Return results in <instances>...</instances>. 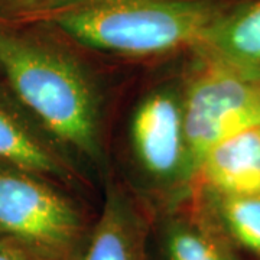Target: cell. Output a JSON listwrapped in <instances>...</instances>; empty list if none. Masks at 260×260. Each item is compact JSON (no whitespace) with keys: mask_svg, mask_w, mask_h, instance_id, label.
<instances>
[{"mask_svg":"<svg viewBox=\"0 0 260 260\" xmlns=\"http://www.w3.org/2000/svg\"><path fill=\"white\" fill-rule=\"evenodd\" d=\"M224 9L215 0H71L47 20L84 47L152 56L198 47Z\"/></svg>","mask_w":260,"mask_h":260,"instance_id":"6da1fadb","label":"cell"},{"mask_svg":"<svg viewBox=\"0 0 260 260\" xmlns=\"http://www.w3.org/2000/svg\"><path fill=\"white\" fill-rule=\"evenodd\" d=\"M0 70L52 136L90 159L100 158L95 94L74 59L45 42L0 29Z\"/></svg>","mask_w":260,"mask_h":260,"instance_id":"7a4b0ae2","label":"cell"},{"mask_svg":"<svg viewBox=\"0 0 260 260\" xmlns=\"http://www.w3.org/2000/svg\"><path fill=\"white\" fill-rule=\"evenodd\" d=\"M88 234L75 205L42 177L0 164V239L34 260H78Z\"/></svg>","mask_w":260,"mask_h":260,"instance_id":"3957f363","label":"cell"},{"mask_svg":"<svg viewBox=\"0 0 260 260\" xmlns=\"http://www.w3.org/2000/svg\"><path fill=\"white\" fill-rule=\"evenodd\" d=\"M188 175L221 140L260 124V81L201 58L182 99Z\"/></svg>","mask_w":260,"mask_h":260,"instance_id":"277c9868","label":"cell"},{"mask_svg":"<svg viewBox=\"0 0 260 260\" xmlns=\"http://www.w3.org/2000/svg\"><path fill=\"white\" fill-rule=\"evenodd\" d=\"M132 143L140 165L152 177L172 179L188 175L182 100L171 91H156L133 114Z\"/></svg>","mask_w":260,"mask_h":260,"instance_id":"5b68a950","label":"cell"},{"mask_svg":"<svg viewBox=\"0 0 260 260\" xmlns=\"http://www.w3.org/2000/svg\"><path fill=\"white\" fill-rule=\"evenodd\" d=\"M194 49L203 59L260 81V0L224 9Z\"/></svg>","mask_w":260,"mask_h":260,"instance_id":"8992f818","label":"cell"},{"mask_svg":"<svg viewBox=\"0 0 260 260\" xmlns=\"http://www.w3.org/2000/svg\"><path fill=\"white\" fill-rule=\"evenodd\" d=\"M197 174L213 194L260 195V124L217 143Z\"/></svg>","mask_w":260,"mask_h":260,"instance_id":"52a82bcc","label":"cell"},{"mask_svg":"<svg viewBox=\"0 0 260 260\" xmlns=\"http://www.w3.org/2000/svg\"><path fill=\"white\" fill-rule=\"evenodd\" d=\"M78 260H148L146 227L126 197L107 194Z\"/></svg>","mask_w":260,"mask_h":260,"instance_id":"ba28073f","label":"cell"},{"mask_svg":"<svg viewBox=\"0 0 260 260\" xmlns=\"http://www.w3.org/2000/svg\"><path fill=\"white\" fill-rule=\"evenodd\" d=\"M0 164L39 177L68 178L70 169L28 121L0 102Z\"/></svg>","mask_w":260,"mask_h":260,"instance_id":"9c48e42d","label":"cell"},{"mask_svg":"<svg viewBox=\"0 0 260 260\" xmlns=\"http://www.w3.org/2000/svg\"><path fill=\"white\" fill-rule=\"evenodd\" d=\"M233 246L211 214L171 218L162 244L165 260H239Z\"/></svg>","mask_w":260,"mask_h":260,"instance_id":"30bf717a","label":"cell"},{"mask_svg":"<svg viewBox=\"0 0 260 260\" xmlns=\"http://www.w3.org/2000/svg\"><path fill=\"white\" fill-rule=\"evenodd\" d=\"M213 195L211 215L230 242L260 257V195Z\"/></svg>","mask_w":260,"mask_h":260,"instance_id":"8fae6325","label":"cell"},{"mask_svg":"<svg viewBox=\"0 0 260 260\" xmlns=\"http://www.w3.org/2000/svg\"><path fill=\"white\" fill-rule=\"evenodd\" d=\"M71 0H0V16L9 19H47Z\"/></svg>","mask_w":260,"mask_h":260,"instance_id":"7c38bea8","label":"cell"},{"mask_svg":"<svg viewBox=\"0 0 260 260\" xmlns=\"http://www.w3.org/2000/svg\"><path fill=\"white\" fill-rule=\"evenodd\" d=\"M0 260H34L18 243L0 239Z\"/></svg>","mask_w":260,"mask_h":260,"instance_id":"4fadbf2b","label":"cell"}]
</instances>
